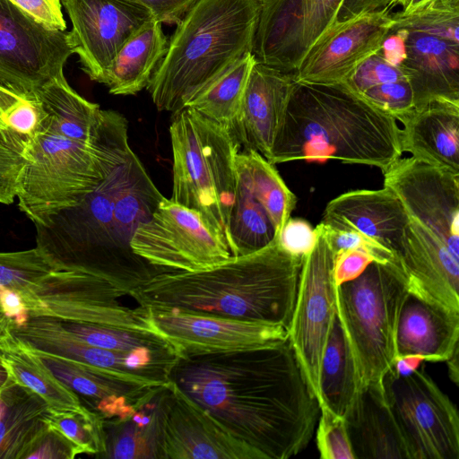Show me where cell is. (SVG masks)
<instances>
[{
  "label": "cell",
  "mask_w": 459,
  "mask_h": 459,
  "mask_svg": "<svg viewBox=\"0 0 459 459\" xmlns=\"http://www.w3.org/2000/svg\"><path fill=\"white\" fill-rule=\"evenodd\" d=\"M260 459L308 445L320 407L289 338L237 351L178 358L169 376Z\"/></svg>",
  "instance_id": "1"
},
{
  "label": "cell",
  "mask_w": 459,
  "mask_h": 459,
  "mask_svg": "<svg viewBox=\"0 0 459 459\" xmlns=\"http://www.w3.org/2000/svg\"><path fill=\"white\" fill-rule=\"evenodd\" d=\"M164 196L131 151L74 205L34 221L36 247L56 271L108 281L128 296L167 273L134 254L131 241Z\"/></svg>",
  "instance_id": "2"
},
{
  "label": "cell",
  "mask_w": 459,
  "mask_h": 459,
  "mask_svg": "<svg viewBox=\"0 0 459 459\" xmlns=\"http://www.w3.org/2000/svg\"><path fill=\"white\" fill-rule=\"evenodd\" d=\"M303 261L274 242L209 269L157 274L130 296L142 307L211 314L288 330Z\"/></svg>",
  "instance_id": "3"
},
{
  "label": "cell",
  "mask_w": 459,
  "mask_h": 459,
  "mask_svg": "<svg viewBox=\"0 0 459 459\" xmlns=\"http://www.w3.org/2000/svg\"><path fill=\"white\" fill-rule=\"evenodd\" d=\"M397 120L343 83L296 82L267 160L374 166L384 173L402 158Z\"/></svg>",
  "instance_id": "4"
},
{
  "label": "cell",
  "mask_w": 459,
  "mask_h": 459,
  "mask_svg": "<svg viewBox=\"0 0 459 459\" xmlns=\"http://www.w3.org/2000/svg\"><path fill=\"white\" fill-rule=\"evenodd\" d=\"M43 111L39 130L22 151L16 193L33 222L77 204L132 151L127 120L117 111L100 109L95 128L65 109Z\"/></svg>",
  "instance_id": "5"
},
{
  "label": "cell",
  "mask_w": 459,
  "mask_h": 459,
  "mask_svg": "<svg viewBox=\"0 0 459 459\" xmlns=\"http://www.w3.org/2000/svg\"><path fill=\"white\" fill-rule=\"evenodd\" d=\"M383 175L408 218L397 257L408 290L459 311V174L411 156Z\"/></svg>",
  "instance_id": "6"
},
{
  "label": "cell",
  "mask_w": 459,
  "mask_h": 459,
  "mask_svg": "<svg viewBox=\"0 0 459 459\" xmlns=\"http://www.w3.org/2000/svg\"><path fill=\"white\" fill-rule=\"evenodd\" d=\"M260 12L256 0H197L177 24L146 87L157 109L184 108L252 52Z\"/></svg>",
  "instance_id": "7"
},
{
  "label": "cell",
  "mask_w": 459,
  "mask_h": 459,
  "mask_svg": "<svg viewBox=\"0 0 459 459\" xmlns=\"http://www.w3.org/2000/svg\"><path fill=\"white\" fill-rule=\"evenodd\" d=\"M173 202L199 212L229 247L235 200V158L240 146L225 126L186 107L173 113ZM230 248V247H229Z\"/></svg>",
  "instance_id": "8"
},
{
  "label": "cell",
  "mask_w": 459,
  "mask_h": 459,
  "mask_svg": "<svg viewBox=\"0 0 459 459\" xmlns=\"http://www.w3.org/2000/svg\"><path fill=\"white\" fill-rule=\"evenodd\" d=\"M408 293L401 270L370 263L356 279L335 285V308L348 339L359 388L381 382L396 358V329Z\"/></svg>",
  "instance_id": "9"
},
{
  "label": "cell",
  "mask_w": 459,
  "mask_h": 459,
  "mask_svg": "<svg viewBox=\"0 0 459 459\" xmlns=\"http://www.w3.org/2000/svg\"><path fill=\"white\" fill-rule=\"evenodd\" d=\"M395 4L396 0H273L261 8L252 54L260 63L294 73L333 24Z\"/></svg>",
  "instance_id": "10"
},
{
  "label": "cell",
  "mask_w": 459,
  "mask_h": 459,
  "mask_svg": "<svg viewBox=\"0 0 459 459\" xmlns=\"http://www.w3.org/2000/svg\"><path fill=\"white\" fill-rule=\"evenodd\" d=\"M381 382L409 459H459L457 410L423 369Z\"/></svg>",
  "instance_id": "11"
},
{
  "label": "cell",
  "mask_w": 459,
  "mask_h": 459,
  "mask_svg": "<svg viewBox=\"0 0 459 459\" xmlns=\"http://www.w3.org/2000/svg\"><path fill=\"white\" fill-rule=\"evenodd\" d=\"M131 247L165 272L205 270L232 256L226 241L199 212L165 197L137 228Z\"/></svg>",
  "instance_id": "12"
},
{
  "label": "cell",
  "mask_w": 459,
  "mask_h": 459,
  "mask_svg": "<svg viewBox=\"0 0 459 459\" xmlns=\"http://www.w3.org/2000/svg\"><path fill=\"white\" fill-rule=\"evenodd\" d=\"M125 296H128L126 291L100 277L55 270L22 298L30 314L153 332L148 308L125 306L122 301Z\"/></svg>",
  "instance_id": "13"
},
{
  "label": "cell",
  "mask_w": 459,
  "mask_h": 459,
  "mask_svg": "<svg viewBox=\"0 0 459 459\" xmlns=\"http://www.w3.org/2000/svg\"><path fill=\"white\" fill-rule=\"evenodd\" d=\"M316 230L315 246L300 269L288 338L318 402L320 363L336 309L333 253L322 224Z\"/></svg>",
  "instance_id": "14"
},
{
  "label": "cell",
  "mask_w": 459,
  "mask_h": 459,
  "mask_svg": "<svg viewBox=\"0 0 459 459\" xmlns=\"http://www.w3.org/2000/svg\"><path fill=\"white\" fill-rule=\"evenodd\" d=\"M391 30L403 42L399 67L413 92L414 108L434 100L459 103V26L420 13H394Z\"/></svg>",
  "instance_id": "15"
},
{
  "label": "cell",
  "mask_w": 459,
  "mask_h": 459,
  "mask_svg": "<svg viewBox=\"0 0 459 459\" xmlns=\"http://www.w3.org/2000/svg\"><path fill=\"white\" fill-rule=\"evenodd\" d=\"M73 54L68 31L48 29L9 0H0V85L33 93L64 75Z\"/></svg>",
  "instance_id": "16"
},
{
  "label": "cell",
  "mask_w": 459,
  "mask_h": 459,
  "mask_svg": "<svg viewBox=\"0 0 459 459\" xmlns=\"http://www.w3.org/2000/svg\"><path fill=\"white\" fill-rule=\"evenodd\" d=\"M147 308L152 331L163 337L179 358L263 347L288 338V330L280 325L177 309Z\"/></svg>",
  "instance_id": "17"
},
{
  "label": "cell",
  "mask_w": 459,
  "mask_h": 459,
  "mask_svg": "<svg viewBox=\"0 0 459 459\" xmlns=\"http://www.w3.org/2000/svg\"><path fill=\"white\" fill-rule=\"evenodd\" d=\"M72 22L68 39L82 70L103 83L106 72L125 42L153 19L129 0H61Z\"/></svg>",
  "instance_id": "18"
},
{
  "label": "cell",
  "mask_w": 459,
  "mask_h": 459,
  "mask_svg": "<svg viewBox=\"0 0 459 459\" xmlns=\"http://www.w3.org/2000/svg\"><path fill=\"white\" fill-rule=\"evenodd\" d=\"M394 22L391 9H384L333 24L308 49L293 73L295 81L344 82L363 61L382 49Z\"/></svg>",
  "instance_id": "19"
},
{
  "label": "cell",
  "mask_w": 459,
  "mask_h": 459,
  "mask_svg": "<svg viewBox=\"0 0 459 459\" xmlns=\"http://www.w3.org/2000/svg\"><path fill=\"white\" fill-rule=\"evenodd\" d=\"M10 333L30 349L101 368L153 385H166L178 360L126 354L88 344L65 331L56 318L30 314L22 326L10 325Z\"/></svg>",
  "instance_id": "20"
},
{
  "label": "cell",
  "mask_w": 459,
  "mask_h": 459,
  "mask_svg": "<svg viewBox=\"0 0 459 459\" xmlns=\"http://www.w3.org/2000/svg\"><path fill=\"white\" fill-rule=\"evenodd\" d=\"M161 459H260L205 409L169 382Z\"/></svg>",
  "instance_id": "21"
},
{
  "label": "cell",
  "mask_w": 459,
  "mask_h": 459,
  "mask_svg": "<svg viewBox=\"0 0 459 459\" xmlns=\"http://www.w3.org/2000/svg\"><path fill=\"white\" fill-rule=\"evenodd\" d=\"M31 351L60 382L79 397L83 406L103 420L129 417L164 385L139 383L110 371Z\"/></svg>",
  "instance_id": "22"
},
{
  "label": "cell",
  "mask_w": 459,
  "mask_h": 459,
  "mask_svg": "<svg viewBox=\"0 0 459 459\" xmlns=\"http://www.w3.org/2000/svg\"><path fill=\"white\" fill-rule=\"evenodd\" d=\"M294 83L293 73L255 60L238 115L229 129L240 147L268 159Z\"/></svg>",
  "instance_id": "23"
},
{
  "label": "cell",
  "mask_w": 459,
  "mask_h": 459,
  "mask_svg": "<svg viewBox=\"0 0 459 459\" xmlns=\"http://www.w3.org/2000/svg\"><path fill=\"white\" fill-rule=\"evenodd\" d=\"M321 222L359 232L390 251L397 264L408 218L402 202L389 188L342 194L327 204Z\"/></svg>",
  "instance_id": "24"
},
{
  "label": "cell",
  "mask_w": 459,
  "mask_h": 459,
  "mask_svg": "<svg viewBox=\"0 0 459 459\" xmlns=\"http://www.w3.org/2000/svg\"><path fill=\"white\" fill-rule=\"evenodd\" d=\"M459 311L408 290L396 329V357L446 361L458 349Z\"/></svg>",
  "instance_id": "25"
},
{
  "label": "cell",
  "mask_w": 459,
  "mask_h": 459,
  "mask_svg": "<svg viewBox=\"0 0 459 459\" xmlns=\"http://www.w3.org/2000/svg\"><path fill=\"white\" fill-rule=\"evenodd\" d=\"M402 123L403 152L459 174V103L431 100L414 108Z\"/></svg>",
  "instance_id": "26"
},
{
  "label": "cell",
  "mask_w": 459,
  "mask_h": 459,
  "mask_svg": "<svg viewBox=\"0 0 459 459\" xmlns=\"http://www.w3.org/2000/svg\"><path fill=\"white\" fill-rule=\"evenodd\" d=\"M343 419L355 459H409L382 382L360 388Z\"/></svg>",
  "instance_id": "27"
},
{
  "label": "cell",
  "mask_w": 459,
  "mask_h": 459,
  "mask_svg": "<svg viewBox=\"0 0 459 459\" xmlns=\"http://www.w3.org/2000/svg\"><path fill=\"white\" fill-rule=\"evenodd\" d=\"M169 383L134 413L103 420L104 450L99 458L161 459L164 406Z\"/></svg>",
  "instance_id": "28"
},
{
  "label": "cell",
  "mask_w": 459,
  "mask_h": 459,
  "mask_svg": "<svg viewBox=\"0 0 459 459\" xmlns=\"http://www.w3.org/2000/svg\"><path fill=\"white\" fill-rule=\"evenodd\" d=\"M161 25L151 19L121 47L103 81L110 94L135 95L147 87L169 47Z\"/></svg>",
  "instance_id": "29"
},
{
  "label": "cell",
  "mask_w": 459,
  "mask_h": 459,
  "mask_svg": "<svg viewBox=\"0 0 459 459\" xmlns=\"http://www.w3.org/2000/svg\"><path fill=\"white\" fill-rule=\"evenodd\" d=\"M4 411L0 416V459H22L48 428V403L12 378L2 389Z\"/></svg>",
  "instance_id": "30"
},
{
  "label": "cell",
  "mask_w": 459,
  "mask_h": 459,
  "mask_svg": "<svg viewBox=\"0 0 459 459\" xmlns=\"http://www.w3.org/2000/svg\"><path fill=\"white\" fill-rule=\"evenodd\" d=\"M359 390L353 355L335 311L320 363L319 407L343 418Z\"/></svg>",
  "instance_id": "31"
},
{
  "label": "cell",
  "mask_w": 459,
  "mask_h": 459,
  "mask_svg": "<svg viewBox=\"0 0 459 459\" xmlns=\"http://www.w3.org/2000/svg\"><path fill=\"white\" fill-rule=\"evenodd\" d=\"M0 360L15 383L38 394L50 409L69 410L82 405L79 397L11 333L0 340Z\"/></svg>",
  "instance_id": "32"
},
{
  "label": "cell",
  "mask_w": 459,
  "mask_h": 459,
  "mask_svg": "<svg viewBox=\"0 0 459 459\" xmlns=\"http://www.w3.org/2000/svg\"><path fill=\"white\" fill-rule=\"evenodd\" d=\"M236 178L241 181L269 213L278 232L290 217L296 196L274 168L253 150L238 152L235 158Z\"/></svg>",
  "instance_id": "33"
},
{
  "label": "cell",
  "mask_w": 459,
  "mask_h": 459,
  "mask_svg": "<svg viewBox=\"0 0 459 459\" xmlns=\"http://www.w3.org/2000/svg\"><path fill=\"white\" fill-rule=\"evenodd\" d=\"M56 320L68 333L96 347L154 359L178 360L179 358L163 337L151 331Z\"/></svg>",
  "instance_id": "34"
},
{
  "label": "cell",
  "mask_w": 459,
  "mask_h": 459,
  "mask_svg": "<svg viewBox=\"0 0 459 459\" xmlns=\"http://www.w3.org/2000/svg\"><path fill=\"white\" fill-rule=\"evenodd\" d=\"M279 232L264 205L236 178L235 200L229 220L232 256L257 252L276 242Z\"/></svg>",
  "instance_id": "35"
},
{
  "label": "cell",
  "mask_w": 459,
  "mask_h": 459,
  "mask_svg": "<svg viewBox=\"0 0 459 459\" xmlns=\"http://www.w3.org/2000/svg\"><path fill=\"white\" fill-rule=\"evenodd\" d=\"M255 58L245 54L225 73L213 80L186 105L230 129L236 120L247 79ZM185 107V108H186Z\"/></svg>",
  "instance_id": "36"
},
{
  "label": "cell",
  "mask_w": 459,
  "mask_h": 459,
  "mask_svg": "<svg viewBox=\"0 0 459 459\" xmlns=\"http://www.w3.org/2000/svg\"><path fill=\"white\" fill-rule=\"evenodd\" d=\"M49 427L70 441L79 454L100 457L104 450L103 419L82 405L77 409L52 410L46 416Z\"/></svg>",
  "instance_id": "37"
},
{
  "label": "cell",
  "mask_w": 459,
  "mask_h": 459,
  "mask_svg": "<svg viewBox=\"0 0 459 459\" xmlns=\"http://www.w3.org/2000/svg\"><path fill=\"white\" fill-rule=\"evenodd\" d=\"M0 102L6 127L5 139L22 155L26 143L39 130L45 113L33 93H20L2 85Z\"/></svg>",
  "instance_id": "38"
},
{
  "label": "cell",
  "mask_w": 459,
  "mask_h": 459,
  "mask_svg": "<svg viewBox=\"0 0 459 459\" xmlns=\"http://www.w3.org/2000/svg\"><path fill=\"white\" fill-rule=\"evenodd\" d=\"M55 271L39 248L0 252V288L29 291L40 280Z\"/></svg>",
  "instance_id": "39"
},
{
  "label": "cell",
  "mask_w": 459,
  "mask_h": 459,
  "mask_svg": "<svg viewBox=\"0 0 459 459\" xmlns=\"http://www.w3.org/2000/svg\"><path fill=\"white\" fill-rule=\"evenodd\" d=\"M358 96L401 122L414 109L413 92L408 79L372 86Z\"/></svg>",
  "instance_id": "40"
},
{
  "label": "cell",
  "mask_w": 459,
  "mask_h": 459,
  "mask_svg": "<svg viewBox=\"0 0 459 459\" xmlns=\"http://www.w3.org/2000/svg\"><path fill=\"white\" fill-rule=\"evenodd\" d=\"M316 446L322 459H355L342 417L320 408Z\"/></svg>",
  "instance_id": "41"
},
{
  "label": "cell",
  "mask_w": 459,
  "mask_h": 459,
  "mask_svg": "<svg viewBox=\"0 0 459 459\" xmlns=\"http://www.w3.org/2000/svg\"><path fill=\"white\" fill-rule=\"evenodd\" d=\"M408 79L397 65L387 62L380 51L363 61L343 83L359 95L372 86L394 81Z\"/></svg>",
  "instance_id": "42"
},
{
  "label": "cell",
  "mask_w": 459,
  "mask_h": 459,
  "mask_svg": "<svg viewBox=\"0 0 459 459\" xmlns=\"http://www.w3.org/2000/svg\"><path fill=\"white\" fill-rule=\"evenodd\" d=\"M320 223L333 255L350 249H363L372 255L375 262L396 264L395 258L390 251L363 237L359 232L350 230H338Z\"/></svg>",
  "instance_id": "43"
},
{
  "label": "cell",
  "mask_w": 459,
  "mask_h": 459,
  "mask_svg": "<svg viewBox=\"0 0 459 459\" xmlns=\"http://www.w3.org/2000/svg\"><path fill=\"white\" fill-rule=\"evenodd\" d=\"M316 240V230L307 221L289 218L281 230L277 244L290 255L304 260L313 249Z\"/></svg>",
  "instance_id": "44"
},
{
  "label": "cell",
  "mask_w": 459,
  "mask_h": 459,
  "mask_svg": "<svg viewBox=\"0 0 459 459\" xmlns=\"http://www.w3.org/2000/svg\"><path fill=\"white\" fill-rule=\"evenodd\" d=\"M23 165L21 153L0 134V204L13 202Z\"/></svg>",
  "instance_id": "45"
},
{
  "label": "cell",
  "mask_w": 459,
  "mask_h": 459,
  "mask_svg": "<svg viewBox=\"0 0 459 459\" xmlns=\"http://www.w3.org/2000/svg\"><path fill=\"white\" fill-rule=\"evenodd\" d=\"M78 455L79 451L70 441L48 426L31 444L22 459H74Z\"/></svg>",
  "instance_id": "46"
},
{
  "label": "cell",
  "mask_w": 459,
  "mask_h": 459,
  "mask_svg": "<svg viewBox=\"0 0 459 459\" xmlns=\"http://www.w3.org/2000/svg\"><path fill=\"white\" fill-rule=\"evenodd\" d=\"M9 1L45 27L56 30H66L60 0Z\"/></svg>",
  "instance_id": "47"
},
{
  "label": "cell",
  "mask_w": 459,
  "mask_h": 459,
  "mask_svg": "<svg viewBox=\"0 0 459 459\" xmlns=\"http://www.w3.org/2000/svg\"><path fill=\"white\" fill-rule=\"evenodd\" d=\"M375 262L372 255L363 249H350L333 255V275L336 286L359 277Z\"/></svg>",
  "instance_id": "48"
},
{
  "label": "cell",
  "mask_w": 459,
  "mask_h": 459,
  "mask_svg": "<svg viewBox=\"0 0 459 459\" xmlns=\"http://www.w3.org/2000/svg\"><path fill=\"white\" fill-rule=\"evenodd\" d=\"M145 7L161 24H178L197 0H129Z\"/></svg>",
  "instance_id": "49"
},
{
  "label": "cell",
  "mask_w": 459,
  "mask_h": 459,
  "mask_svg": "<svg viewBox=\"0 0 459 459\" xmlns=\"http://www.w3.org/2000/svg\"><path fill=\"white\" fill-rule=\"evenodd\" d=\"M0 309L14 326L24 325L30 316L22 294L8 288H0Z\"/></svg>",
  "instance_id": "50"
},
{
  "label": "cell",
  "mask_w": 459,
  "mask_h": 459,
  "mask_svg": "<svg viewBox=\"0 0 459 459\" xmlns=\"http://www.w3.org/2000/svg\"><path fill=\"white\" fill-rule=\"evenodd\" d=\"M422 361L417 356H399L395 358L389 370L398 377L408 376L417 370Z\"/></svg>",
  "instance_id": "51"
},
{
  "label": "cell",
  "mask_w": 459,
  "mask_h": 459,
  "mask_svg": "<svg viewBox=\"0 0 459 459\" xmlns=\"http://www.w3.org/2000/svg\"><path fill=\"white\" fill-rule=\"evenodd\" d=\"M448 365V373L451 380L458 385L459 368H458V349L446 361Z\"/></svg>",
  "instance_id": "52"
},
{
  "label": "cell",
  "mask_w": 459,
  "mask_h": 459,
  "mask_svg": "<svg viewBox=\"0 0 459 459\" xmlns=\"http://www.w3.org/2000/svg\"><path fill=\"white\" fill-rule=\"evenodd\" d=\"M434 0H411L408 5L401 12L405 14L412 13L419 11L430 4Z\"/></svg>",
  "instance_id": "53"
},
{
  "label": "cell",
  "mask_w": 459,
  "mask_h": 459,
  "mask_svg": "<svg viewBox=\"0 0 459 459\" xmlns=\"http://www.w3.org/2000/svg\"><path fill=\"white\" fill-rule=\"evenodd\" d=\"M10 325L11 321L4 316L3 312H0V340L9 335Z\"/></svg>",
  "instance_id": "54"
},
{
  "label": "cell",
  "mask_w": 459,
  "mask_h": 459,
  "mask_svg": "<svg viewBox=\"0 0 459 459\" xmlns=\"http://www.w3.org/2000/svg\"><path fill=\"white\" fill-rule=\"evenodd\" d=\"M11 380L10 375L4 366L0 362V391L9 383Z\"/></svg>",
  "instance_id": "55"
},
{
  "label": "cell",
  "mask_w": 459,
  "mask_h": 459,
  "mask_svg": "<svg viewBox=\"0 0 459 459\" xmlns=\"http://www.w3.org/2000/svg\"><path fill=\"white\" fill-rule=\"evenodd\" d=\"M0 134L5 139L6 127H5V125H4V118H3V108H2L1 102H0Z\"/></svg>",
  "instance_id": "56"
},
{
  "label": "cell",
  "mask_w": 459,
  "mask_h": 459,
  "mask_svg": "<svg viewBox=\"0 0 459 459\" xmlns=\"http://www.w3.org/2000/svg\"><path fill=\"white\" fill-rule=\"evenodd\" d=\"M4 411V401L2 395V390L0 391V416L3 414Z\"/></svg>",
  "instance_id": "57"
},
{
  "label": "cell",
  "mask_w": 459,
  "mask_h": 459,
  "mask_svg": "<svg viewBox=\"0 0 459 459\" xmlns=\"http://www.w3.org/2000/svg\"><path fill=\"white\" fill-rule=\"evenodd\" d=\"M273 0H256V2L259 4L260 7L263 8L269 4Z\"/></svg>",
  "instance_id": "58"
},
{
  "label": "cell",
  "mask_w": 459,
  "mask_h": 459,
  "mask_svg": "<svg viewBox=\"0 0 459 459\" xmlns=\"http://www.w3.org/2000/svg\"><path fill=\"white\" fill-rule=\"evenodd\" d=\"M411 0H397V4L404 9Z\"/></svg>",
  "instance_id": "59"
},
{
  "label": "cell",
  "mask_w": 459,
  "mask_h": 459,
  "mask_svg": "<svg viewBox=\"0 0 459 459\" xmlns=\"http://www.w3.org/2000/svg\"><path fill=\"white\" fill-rule=\"evenodd\" d=\"M0 362H1V360H0Z\"/></svg>",
  "instance_id": "60"
}]
</instances>
